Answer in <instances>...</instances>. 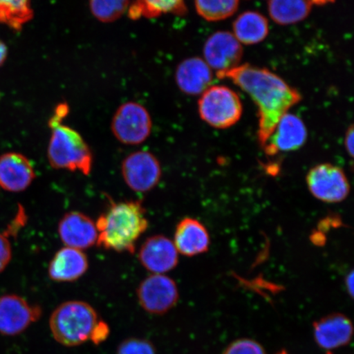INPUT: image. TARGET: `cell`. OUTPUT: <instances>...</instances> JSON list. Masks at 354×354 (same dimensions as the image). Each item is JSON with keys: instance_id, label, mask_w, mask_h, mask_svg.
Listing matches in <instances>:
<instances>
[{"instance_id": "obj_26", "label": "cell", "mask_w": 354, "mask_h": 354, "mask_svg": "<svg viewBox=\"0 0 354 354\" xmlns=\"http://www.w3.org/2000/svg\"><path fill=\"white\" fill-rule=\"evenodd\" d=\"M25 214L24 209H19L17 218L12 224L8 225L7 231L0 233V272H2L7 266L10 264L12 259V247L10 237L16 234L25 223Z\"/></svg>"}, {"instance_id": "obj_29", "label": "cell", "mask_w": 354, "mask_h": 354, "mask_svg": "<svg viewBox=\"0 0 354 354\" xmlns=\"http://www.w3.org/2000/svg\"><path fill=\"white\" fill-rule=\"evenodd\" d=\"M109 335V328L107 324L103 321H100L99 325L97 326L94 333H93L91 340L96 344L104 342Z\"/></svg>"}, {"instance_id": "obj_15", "label": "cell", "mask_w": 354, "mask_h": 354, "mask_svg": "<svg viewBox=\"0 0 354 354\" xmlns=\"http://www.w3.org/2000/svg\"><path fill=\"white\" fill-rule=\"evenodd\" d=\"M57 232L66 247L82 251L94 246L98 241L95 221L77 211L69 212L61 218Z\"/></svg>"}, {"instance_id": "obj_34", "label": "cell", "mask_w": 354, "mask_h": 354, "mask_svg": "<svg viewBox=\"0 0 354 354\" xmlns=\"http://www.w3.org/2000/svg\"><path fill=\"white\" fill-rule=\"evenodd\" d=\"M277 354H290V353H288L286 351H284V349H283V351L278 352Z\"/></svg>"}, {"instance_id": "obj_32", "label": "cell", "mask_w": 354, "mask_h": 354, "mask_svg": "<svg viewBox=\"0 0 354 354\" xmlns=\"http://www.w3.org/2000/svg\"><path fill=\"white\" fill-rule=\"evenodd\" d=\"M8 57V47L1 39H0V66L6 61Z\"/></svg>"}, {"instance_id": "obj_3", "label": "cell", "mask_w": 354, "mask_h": 354, "mask_svg": "<svg viewBox=\"0 0 354 354\" xmlns=\"http://www.w3.org/2000/svg\"><path fill=\"white\" fill-rule=\"evenodd\" d=\"M68 112V104H61L48 122L51 136L48 160L55 169L79 171L88 176L93 167L91 149L78 131L63 123Z\"/></svg>"}, {"instance_id": "obj_10", "label": "cell", "mask_w": 354, "mask_h": 354, "mask_svg": "<svg viewBox=\"0 0 354 354\" xmlns=\"http://www.w3.org/2000/svg\"><path fill=\"white\" fill-rule=\"evenodd\" d=\"M42 315L41 308L30 304L16 295L0 297V333L17 335L37 322Z\"/></svg>"}, {"instance_id": "obj_14", "label": "cell", "mask_w": 354, "mask_h": 354, "mask_svg": "<svg viewBox=\"0 0 354 354\" xmlns=\"http://www.w3.org/2000/svg\"><path fill=\"white\" fill-rule=\"evenodd\" d=\"M141 265L153 274H163L174 270L179 261V253L174 241L161 234L149 237L139 251Z\"/></svg>"}, {"instance_id": "obj_21", "label": "cell", "mask_w": 354, "mask_h": 354, "mask_svg": "<svg viewBox=\"0 0 354 354\" xmlns=\"http://www.w3.org/2000/svg\"><path fill=\"white\" fill-rule=\"evenodd\" d=\"M185 0H135L128 8L131 20L155 19L167 13L184 15L187 13Z\"/></svg>"}, {"instance_id": "obj_7", "label": "cell", "mask_w": 354, "mask_h": 354, "mask_svg": "<svg viewBox=\"0 0 354 354\" xmlns=\"http://www.w3.org/2000/svg\"><path fill=\"white\" fill-rule=\"evenodd\" d=\"M306 180L309 192L322 202L340 203L351 192V185L344 171L331 163L313 167L308 171Z\"/></svg>"}, {"instance_id": "obj_11", "label": "cell", "mask_w": 354, "mask_h": 354, "mask_svg": "<svg viewBox=\"0 0 354 354\" xmlns=\"http://www.w3.org/2000/svg\"><path fill=\"white\" fill-rule=\"evenodd\" d=\"M205 61L216 73L225 72L240 64L243 56L241 44L228 32H218L207 39L203 48Z\"/></svg>"}, {"instance_id": "obj_9", "label": "cell", "mask_w": 354, "mask_h": 354, "mask_svg": "<svg viewBox=\"0 0 354 354\" xmlns=\"http://www.w3.org/2000/svg\"><path fill=\"white\" fill-rule=\"evenodd\" d=\"M122 175L128 187L137 193L149 192L160 181L162 167L152 153L139 150L124 159Z\"/></svg>"}, {"instance_id": "obj_23", "label": "cell", "mask_w": 354, "mask_h": 354, "mask_svg": "<svg viewBox=\"0 0 354 354\" xmlns=\"http://www.w3.org/2000/svg\"><path fill=\"white\" fill-rule=\"evenodd\" d=\"M30 0H0V24L20 32L33 19Z\"/></svg>"}, {"instance_id": "obj_8", "label": "cell", "mask_w": 354, "mask_h": 354, "mask_svg": "<svg viewBox=\"0 0 354 354\" xmlns=\"http://www.w3.org/2000/svg\"><path fill=\"white\" fill-rule=\"evenodd\" d=\"M137 298L145 311L154 315H162L178 302V287L169 277L152 274L137 288Z\"/></svg>"}, {"instance_id": "obj_24", "label": "cell", "mask_w": 354, "mask_h": 354, "mask_svg": "<svg viewBox=\"0 0 354 354\" xmlns=\"http://www.w3.org/2000/svg\"><path fill=\"white\" fill-rule=\"evenodd\" d=\"M196 11L203 19L218 21L234 15L239 7V0H194Z\"/></svg>"}, {"instance_id": "obj_1", "label": "cell", "mask_w": 354, "mask_h": 354, "mask_svg": "<svg viewBox=\"0 0 354 354\" xmlns=\"http://www.w3.org/2000/svg\"><path fill=\"white\" fill-rule=\"evenodd\" d=\"M216 76L236 84L258 106V139L262 147L281 118L302 99L295 88L271 71L250 64L239 65Z\"/></svg>"}, {"instance_id": "obj_20", "label": "cell", "mask_w": 354, "mask_h": 354, "mask_svg": "<svg viewBox=\"0 0 354 354\" xmlns=\"http://www.w3.org/2000/svg\"><path fill=\"white\" fill-rule=\"evenodd\" d=\"M233 30L239 42L252 46L262 42L268 37V21L259 12L247 11L234 21Z\"/></svg>"}, {"instance_id": "obj_22", "label": "cell", "mask_w": 354, "mask_h": 354, "mask_svg": "<svg viewBox=\"0 0 354 354\" xmlns=\"http://www.w3.org/2000/svg\"><path fill=\"white\" fill-rule=\"evenodd\" d=\"M312 6L310 0H270L268 12L277 24L286 26L306 19Z\"/></svg>"}, {"instance_id": "obj_18", "label": "cell", "mask_w": 354, "mask_h": 354, "mask_svg": "<svg viewBox=\"0 0 354 354\" xmlns=\"http://www.w3.org/2000/svg\"><path fill=\"white\" fill-rule=\"evenodd\" d=\"M174 243L179 254L194 257L209 250L210 236L201 221L185 218L176 225Z\"/></svg>"}, {"instance_id": "obj_5", "label": "cell", "mask_w": 354, "mask_h": 354, "mask_svg": "<svg viewBox=\"0 0 354 354\" xmlns=\"http://www.w3.org/2000/svg\"><path fill=\"white\" fill-rule=\"evenodd\" d=\"M202 120L218 129H227L240 121L243 105L240 97L231 88L210 86L198 100Z\"/></svg>"}, {"instance_id": "obj_17", "label": "cell", "mask_w": 354, "mask_h": 354, "mask_svg": "<svg viewBox=\"0 0 354 354\" xmlns=\"http://www.w3.org/2000/svg\"><path fill=\"white\" fill-rule=\"evenodd\" d=\"M88 261L83 251L64 247L57 252L48 265V277L56 282H73L88 271Z\"/></svg>"}, {"instance_id": "obj_33", "label": "cell", "mask_w": 354, "mask_h": 354, "mask_svg": "<svg viewBox=\"0 0 354 354\" xmlns=\"http://www.w3.org/2000/svg\"><path fill=\"white\" fill-rule=\"evenodd\" d=\"M312 3H315L317 6H324V4L333 3L335 0H310Z\"/></svg>"}, {"instance_id": "obj_2", "label": "cell", "mask_w": 354, "mask_h": 354, "mask_svg": "<svg viewBox=\"0 0 354 354\" xmlns=\"http://www.w3.org/2000/svg\"><path fill=\"white\" fill-rule=\"evenodd\" d=\"M95 225L97 245L118 253L133 254L137 241L149 227V221L140 202L111 201Z\"/></svg>"}, {"instance_id": "obj_13", "label": "cell", "mask_w": 354, "mask_h": 354, "mask_svg": "<svg viewBox=\"0 0 354 354\" xmlns=\"http://www.w3.org/2000/svg\"><path fill=\"white\" fill-rule=\"evenodd\" d=\"M314 340L326 351L347 346L353 335V322L342 313H332L313 322Z\"/></svg>"}, {"instance_id": "obj_30", "label": "cell", "mask_w": 354, "mask_h": 354, "mask_svg": "<svg viewBox=\"0 0 354 354\" xmlns=\"http://www.w3.org/2000/svg\"><path fill=\"white\" fill-rule=\"evenodd\" d=\"M354 130L353 126H351L346 131V134H345L344 137V145L345 148H346V151L348 152L349 156L351 158H353V152H354Z\"/></svg>"}, {"instance_id": "obj_31", "label": "cell", "mask_w": 354, "mask_h": 354, "mask_svg": "<svg viewBox=\"0 0 354 354\" xmlns=\"http://www.w3.org/2000/svg\"><path fill=\"white\" fill-rule=\"evenodd\" d=\"M345 286H346L349 296L353 298L354 290V274L353 271L349 272L345 278Z\"/></svg>"}, {"instance_id": "obj_19", "label": "cell", "mask_w": 354, "mask_h": 354, "mask_svg": "<svg viewBox=\"0 0 354 354\" xmlns=\"http://www.w3.org/2000/svg\"><path fill=\"white\" fill-rule=\"evenodd\" d=\"M212 80V70L201 57H189L177 66L176 82L185 94H203L210 87Z\"/></svg>"}, {"instance_id": "obj_28", "label": "cell", "mask_w": 354, "mask_h": 354, "mask_svg": "<svg viewBox=\"0 0 354 354\" xmlns=\"http://www.w3.org/2000/svg\"><path fill=\"white\" fill-rule=\"evenodd\" d=\"M117 354H156V349L147 339L130 338L119 344Z\"/></svg>"}, {"instance_id": "obj_25", "label": "cell", "mask_w": 354, "mask_h": 354, "mask_svg": "<svg viewBox=\"0 0 354 354\" xmlns=\"http://www.w3.org/2000/svg\"><path fill=\"white\" fill-rule=\"evenodd\" d=\"M130 6V0H90L92 15L104 24L120 19Z\"/></svg>"}, {"instance_id": "obj_4", "label": "cell", "mask_w": 354, "mask_h": 354, "mask_svg": "<svg viewBox=\"0 0 354 354\" xmlns=\"http://www.w3.org/2000/svg\"><path fill=\"white\" fill-rule=\"evenodd\" d=\"M91 305L73 300L57 307L50 318V328L57 343L66 347L78 346L92 338L100 322Z\"/></svg>"}, {"instance_id": "obj_16", "label": "cell", "mask_w": 354, "mask_h": 354, "mask_svg": "<svg viewBox=\"0 0 354 354\" xmlns=\"http://www.w3.org/2000/svg\"><path fill=\"white\" fill-rule=\"evenodd\" d=\"M35 178L32 162L24 154L10 152L0 156V187L4 190L24 192Z\"/></svg>"}, {"instance_id": "obj_12", "label": "cell", "mask_w": 354, "mask_h": 354, "mask_svg": "<svg viewBox=\"0 0 354 354\" xmlns=\"http://www.w3.org/2000/svg\"><path fill=\"white\" fill-rule=\"evenodd\" d=\"M308 131L302 119L287 113L263 146L266 154L275 156L283 152L295 151L306 143Z\"/></svg>"}, {"instance_id": "obj_6", "label": "cell", "mask_w": 354, "mask_h": 354, "mask_svg": "<svg viewBox=\"0 0 354 354\" xmlns=\"http://www.w3.org/2000/svg\"><path fill=\"white\" fill-rule=\"evenodd\" d=\"M152 119L143 105L127 102L118 108L113 115V134L123 145H138L145 142L151 134Z\"/></svg>"}, {"instance_id": "obj_27", "label": "cell", "mask_w": 354, "mask_h": 354, "mask_svg": "<svg viewBox=\"0 0 354 354\" xmlns=\"http://www.w3.org/2000/svg\"><path fill=\"white\" fill-rule=\"evenodd\" d=\"M221 354H267L259 342L249 338L234 340Z\"/></svg>"}]
</instances>
